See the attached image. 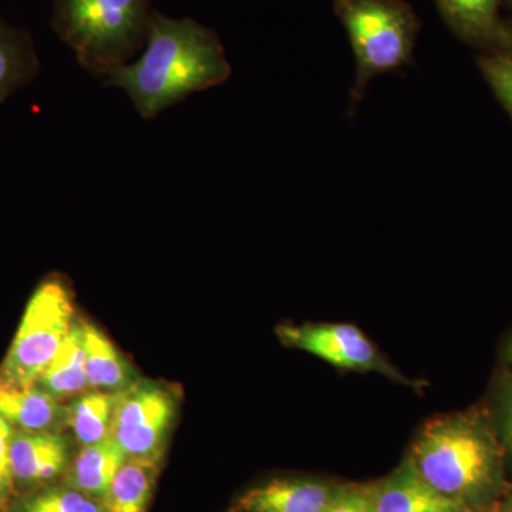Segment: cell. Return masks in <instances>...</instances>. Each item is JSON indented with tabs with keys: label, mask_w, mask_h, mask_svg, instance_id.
<instances>
[{
	"label": "cell",
	"mask_w": 512,
	"mask_h": 512,
	"mask_svg": "<svg viewBox=\"0 0 512 512\" xmlns=\"http://www.w3.org/2000/svg\"><path fill=\"white\" fill-rule=\"evenodd\" d=\"M231 66L220 37L192 19L154 12L140 59L113 70L106 86L128 94L144 120L156 119L192 93L227 82Z\"/></svg>",
	"instance_id": "1"
},
{
	"label": "cell",
	"mask_w": 512,
	"mask_h": 512,
	"mask_svg": "<svg viewBox=\"0 0 512 512\" xmlns=\"http://www.w3.org/2000/svg\"><path fill=\"white\" fill-rule=\"evenodd\" d=\"M153 13L150 0H55L52 26L80 66L106 79L146 46Z\"/></svg>",
	"instance_id": "2"
},
{
	"label": "cell",
	"mask_w": 512,
	"mask_h": 512,
	"mask_svg": "<svg viewBox=\"0 0 512 512\" xmlns=\"http://www.w3.org/2000/svg\"><path fill=\"white\" fill-rule=\"evenodd\" d=\"M407 460L434 490L464 501L493 481V444L476 421L466 416L430 420L414 440Z\"/></svg>",
	"instance_id": "3"
},
{
	"label": "cell",
	"mask_w": 512,
	"mask_h": 512,
	"mask_svg": "<svg viewBox=\"0 0 512 512\" xmlns=\"http://www.w3.org/2000/svg\"><path fill=\"white\" fill-rule=\"evenodd\" d=\"M356 59V83L350 113L365 96L367 84L380 74L410 63L420 23L403 0H335Z\"/></svg>",
	"instance_id": "4"
},
{
	"label": "cell",
	"mask_w": 512,
	"mask_h": 512,
	"mask_svg": "<svg viewBox=\"0 0 512 512\" xmlns=\"http://www.w3.org/2000/svg\"><path fill=\"white\" fill-rule=\"evenodd\" d=\"M74 322L72 289L60 276H49L26 306L18 333L0 365V383L33 386L62 348Z\"/></svg>",
	"instance_id": "5"
},
{
	"label": "cell",
	"mask_w": 512,
	"mask_h": 512,
	"mask_svg": "<svg viewBox=\"0 0 512 512\" xmlns=\"http://www.w3.org/2000/svg\"><path fill=\"white\" fill-rule=\"evenodd\" d=\"M178 410V394L167 384L136 380L117 393L111 437L127 458L161 461Z\"/></svg>",
	"instance_id": "6"
},
{
	"label": "cell",
	"mask_w": 512,
	"mask_h": 512,
	"mask_svg": "<svg viewBox=\"0 0 512 512\" xmlns=\"http://www.w3.org/2000/svg\"><path fill=\"white\" fill-rule=\"evenodd\" d=\"M276 335L282 345L311 353L339 369L376 372L406 386H420L390 365L372 340L350 323H284L276 328Z\"/></svg>",
	"instance_id": "7"
},
{
	"label": "cell",
	"mask_w": 512,
	"mask_h": 512,
	"mask_svg": "<svg viewBox=\"0 0 512 512\" xmlns=\"http://www.w3.org/2000/svg\"><path fill=\"white\" fill-rule=\"evenodd\" d=\"M336 490L312 478H274L242 495L235 512H325Z\"/></svg>",
	"instance_id": "8"
},
{
	"label": "cell",
	"mask_w": 512,
	"mask_h": 512,
	"mask_svg": "<svg viewBox=\"0 0 512 512\" xmlns=\"http://www.w3.org/2000/svg\"><path fill=\"white\" fill-rule=\"evenodd\" d=\"M369 491L375 512H467L464 501L434 490L409 460Z\"/></svg>",
	"instance_id": "9"
},
{
	"label": "cell",
	"mask_w": 512,
	"mask_h": 512,
	"mask_svg": "<svg viewBox=\"0 0 512 512\" xmlns=\"http://www.w3.org/2000/svg\"><path fill=\"white\" fill-rule=\"evenodd\" d=\"M69 447L63 434L13 429L10 461L16 484L40 485L66 470Z\"/></svg>",
	"instance_id": "10"
},
{
	"label": "cell",
	"mask_w": 512,
	"mask_h": 512,
	"mask_svg": "<svg viewBox=\"0 0 512 512\" xmlns=\"http://www.w3.org/2000/svg\"><path fill=\"white\" fill-rule=\"evenodd\" d=\"M0 417L15 430L60 433L67 426V406L45 390L0 383Z\"/></svg>",
	"instance_id": "11"
},
{
	"label": "cell",
	"mask_w": 512,
	"mask_h": 512,
	"mask_svg": "<svg viewBox=\"0 0 512 512\" xmlns=\"http://www.w3.org/2000/svg\"><path fill=\"white\" fill-rule=\"evenodd\" d=\"M86 352L87 382L90 390L120 393L136 382L133 367L121 356L103 330L89 320H80Z\"/></svg>",
	"instance_id": "12"
},
{
	"label": "cell",
	"mask_w": 512,
	"mask_h": 512,
	"mask_svg": "<svg viewBox=\"0 0 512 512\" xmlns=\"http://www.w3.org/2000/svg\"><path fill=\"white\" fill-rule=\"evenodd\" d=\"M127 460L123 448L111 436L83 446L69 468L67 485L101 501Z\"/></svg>",
	"instance_id": "13"
},
{
	"label": "cell",
	"mask_w": 512,
	"mask_h": 512,
	"mask_svg": "<svg viewBox=\"0 0 512 512\" xmlns=\"http://www.w3.org/2000/svg\"><path fill=\"white\" fill-rule=\"evenodd\" d=\"M35 384L59 400L73 399L90 389L87 382L82 322L79 319H76L62 348Z\"/></svg>",
	"instance_id": "14"
},
{
	"label": "cell",
	"mask_w": 512,
	"mask_h": 512,
	"mask_svg": "<svg viewBox=\"0 0 512 512\" xmlns=\"http://www.w3.org/2000/svg\"><path fill=\"white\" fill-rule=\"evenodd\" d=\"M160 461L128 458L101 500L103 512H147Z\"/></svg>",
	"instance_id": "15"
},
{
	"label": "cell",
	"mask_w": 512,
	"mask_h": 512,
	"mask_svg": "<svg viewBox=\"0 0 512 512\" xmlns=\"http://www.w3.org/2000/svg\"><path fill=\"white\" fill-rule=\"evenodd\" d=\"M32 37L0 16V104L39 74Z\"/></svg>",
	"instance_id": "16"
},
{
	"label": "cell",
	"mask_w": 512,
	"mask_h": 512,
	"mask_svg": "<svg viewBox=\"0 0 512 512\" xmlns=\"http://www.w3.org/2000/svg\"><path fill=\"white\" fill-rule=\"evenodd\" d=\"M117 393L92 390L79 394L67 406V426L83 446L111 436Z\"/></svg>",
	"instance_id": "17"
},
{
	"label": "cell",
	"mask_w": 512,
	"mask_h": 512,
	"mask_svg": "<svg viewBox=\"0 0 512 512\" xmlns=\"http://www.w3.org/2000/svg\"><path fill=\"white\" fill-rule=\"evenodd\" d=\"M500 0H437L447 25L467 40H491L500 35Z\"/></svg>",
	"instance_id": "18"
},
{
	"label": "cell",
	"mask_w": 512,
	"mask_h": 512,
	"mask_svg": "<svg viewBox=\"0 0 512 512\" xmlns=\"http://www.w3.org/2000/svg\"><path fill=\"white\" fill-rule=\"evenodd\" d=\"M13 512H103V507L96 498L64 485L22 498Z\"/></svg>",
	"instance_id": "19"
},
{
	"label": "cell",
	"mask_w": 512,
	"mask_h": 512,
	"mask_svg": "<svg viewBox=\"0 0 512 512\" xmlns=\"http://www.w3.org/2000/svg\"><path fill=\"white\" fill-rule=\"evenodd\" d=\"M480 66L485 79L512 117V57H484Z\"/></svg>",
	"instance_id": "20"
},
{
	"label": "cell",
	"mask_w": 512,
	"mask_h": 512,
	"mask_svg": "<svg viewBox=\"0 0 512 512\" xmlns=\"http://www.w3.org/2000/svg\"><path fill=\"white\" fill-rule=\"evenodd\" d=\"M325 512H375L369 485H342Z\"/></svg>",
	"instance_id": "21"
},
{
	"label": "cell",
	"mask_w": 512,
	"mask_h": 512,
	"mask_svg": "<svg viewBox=\"0 0 512 512\" xmlns=\"http://www.w3.org/2000/svg\"><path fill=\"white\" fill-rule=\"evenodd\" d=\"M12 434L13 427L0 417V504L9 500L16 487L13 480L12 461H10Z\"/></svg>",
	"instance_id": "22"
},
{
	"label": "cell",
	"mask_w": 512,
	"mask_h": 512,
	"mask_svg": "<svg viewBox=\"0 0 512 512\" xmlns=\"http://www.w3.org/2000/svg\"><path fill=\"white\" fill-rule=\"evenodd\" d=\"M505 431H507V439L512 448V384L508 389L507 397H505Z\"/></svg>",
	"instance_id": "23"
},
{
	"label": "cell",
	"mask_w": 512,
	"mask_h": 512,
	"mask_svg": "<svg viewBox=\"0 0 512 512\" xmlns=\"http://www.w3.org/2000/svg\"><path fill=\"white\" fill-rule=\"evenodd\" d=\"M508 356H510V359L512 360V340H511L510 348H508Z\"/></svg>",
	"instance_id": "24"
},
{
	"label": "cell",
	"mask_w": 512,
	"mask_h": 512,
	"mask_svg": "<svg viewBox=\"0 0 512 512\" xmlns=\"http://www.w3.org/2000/svg\"><path fill=\"white\" fill-rule=\"evenodd\" d=\"M508 512H512V500L508 503Z\"/></svg>",
	"instance_id": "25"
},
{
	"label": "cell",
	"mask_w": 512,
	"mask_h": 512,
	"mask_svg": "<svg viewBox=\"0 0 512 512\" xmlns=\"http://www.w3.org/2000/svg\"><path fill=\"white\" fill-rule=\"evenodd\" d=\"M235 512V511H234Z\"/></svg>",
	"instance_id": "26"
}]
</instances>
